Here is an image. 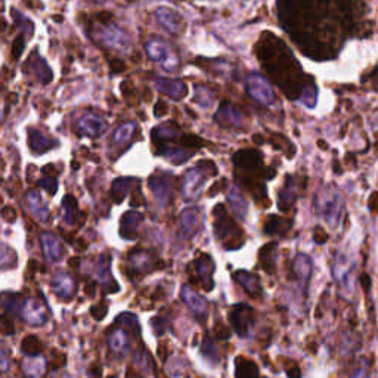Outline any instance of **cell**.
Masks as SVG:
<instances>
[{
    "label": "cell",
    "instance_id": "33",
    "mask_svg": "<svg viewBox=\"0 0 378 378\" xmlns=\"http://www.w3.org/2000/svg\"><path fill=\"white\" fill-rule=\"evenodd\" d=\"M276 244H267L265 245L261 254H258V258H261V265L265 269L267 274H274L275 272V265H276Z\"/></svg>",
    "mask_w": 378,
    "mask_h": 378
},
{
    "label": "cell",
    "instance_id": "36",
    "mask_svg": "<svg viewBox=\"0 0 378 378\" xmlns=\"http://www.w3.org/2000/svg\"><path fill=\"white\" fill-rule=\"evenodd\" d=\"M17 262H18V256L12 248L0 243V269L14 267Z\"/></svg>",
    "mask_w": 378,
    "mask_h": 378
},
{
    "label": "cell",
    "instance_id": "37",
    "mask_svg": "<svg viewBox=\"0 0 378 378\" xmlns=\"http://www.w3.org/2000/svg\"><path fill=\"white\" fill-rule=\"evenodd\" d=\"M64 206V220H66L68 225L75 223V219H77L79 209H77V201H75L74 197L67 196L62 201Z\"/></svg>",
    "mask_w": 378,
    "mask_h": 378
},
{
    "label": "cell",
    "instance_id": "42",
    "mask_svg": "<svg viewBox=\"0 0 378 378\" xmlns=\"http://www.w3.org/2000/svg\"><path fill=\"white\" fill-rule=\"evenodd\" d=\"M350 378H370V365L366 359H361Z\"/></svg>",
    "mask_w": 378,
    "mask_h": 378
},
{
    "label": "cell",
    "instance_id": "25",
    "mask_svg": "<svg viewBox=\"0 0 378 378\" xmlns=\"http://www.w3.org/2000/svg\"><path fill=\"white\" fill-rule=\"evenodd\" d=\"M144 222V216L138 213V211H127L123 219H122V226H120V234L123 238L126 240H133L136 238V234L140 223Z\"/></svg>",
    "mask_w": 378,
    "mask_h": 378
},
{
    "label": "cell",
    "instance_id": "3",
    "mask_svg": "<svg viewBox=\"0 0 378 378\" xmlns=\"http://www.w3.org/2000/svg\"><path fill=\"white\" fill-rule=\"evenodd\" d=\"M315 209L319 218L331 226H337L344 210V200L340 191L332 185L323 187L316 193Z\"/></svg>",
    "mask_w": 378,
    "mask_h": 378
},
{
    "label": "cell",
    "instance_id": "40",
    "mask_svg": "<svg viewBox=\"0 0 378 378\" xmlns=\"http://www.w3.org/2000/svg\"><path fill=\"white\" fill-rule=\"evenodd\" d=\"M0 306H2L8 312H15L21 309L19 306V297L17 294H0Z\"/></svg>",
    "mask_w": 378,
    "mask_h": 378
},
{
    "label": "cell",
    "instance_id": "24",
    "mask_svg": "<svg viewBox=\"0 0 378 378\" xmlns=\"http://www.w3.org/2000/svg\"><path fill=\"white\" fill-rule=\"evenodd\" d=\"M40 241H41L43 252H45V256L48 257V261H50V262L61 261L62 256H64V247L55 235L50 234V232H43L40 235Z\"/></svg>",
    "mask_w": 378,
    "mask_h": 378
},
{
    "label": "cell",
    "instance_id": "6",
    "mask_svg": "<svg viewBox=\"0 0 378 378\" xmlns=\"http://www.w3.org/2000/svg\"><path fill=\"white\" fill-rule=\"evenodd\" d=\"M229 321L234 331L238 334L240 337L245 339L250 336L253 331V327L256 323V313L253 308H250L248 305H244V303L235 305L229 310Z\"/></svg>",
    "mask_w": 378,
    "mask_h": 378
},
{
    "label": "cell",
    "instance_id": "38",
    "mask_svg": "<svg viewBox=\"0 0 378 378\" xmlns=\"http://www.w3.org/2000/svg\"><path fill=\"white\" fill-rule=\"evenodd\" d=\"M41 341L35 336H28L23 340V343H21V352L27 356H39L41 353Z\"/></svg>",
    "mask_w": 378,
    "mask_h": 378
},
{
    "label": "cell",
    "instance_id": "53",
    "mask_svg": "<svg viewBox=\"0 0 378 378\" xmlns=\"http://www.w3.org/2000/svg\"><path fill=\"white\" fill-rule=\"evenodd\" d=\"M5 118V114H3V102H2V98H0V123L3 122Z\"/></svg>",
    "mask_w": 378,
    "mask_h": 378
},
{
    "label": "cell",
    "instance_id": "15",
    "mask_svg": "<svg viewBox=\"0 0 378 378\" xmlns=\"http://www.w3.org/2000/svg\"><path fill=\"white\" fill-rule=\"evenodd\" d=\"M193 267H196V275H197V279L201 283V287L206 291H211L214 287L213 258L209 254H201L197 261L193 262Z\"/></svg>",
    "mask_w": 378,
    "mask_h": 378
},
{
    "label": "cell",
    "instance_id": "5",
    "mask_svg": "<svg viewBox=\"0 0 378 378\" xmlns=\"http://www.w3.org/2000/svg\"><path fill=\"white\" fill-rule=\"evenodd\" d=\"M148 57L158 62L163 70H166L167 73H175L179 68L180 59L178 57L176 50L173 49L171 45H169L167 41L164 40H149L145 45Z\"/></svg>",
    "mask_w": 378,
    "mask_h": 378
},
{
    "label": "cell",
    "instance_id": "18",
    "mask_svg": "<svg viewBox=\"0 0 378 378\" xmlns=\"http://www.w3.org/2000/svg\"><path fill=\"white\" fill-rule=\"evenodd\" d=\"M200 225V213L197 209H188L182 213L179 222L180 240H188L197 232Z\"/></svg>",
    "mask_w": 378,
    "mask_h": 378
},
{
    "label": "cell",
    "instance_id": "34",
    "mask_svg": "<svg viewBox=\"0 0 378 378\" xmlns=\"http://www.w3.org/2000/svg\"><path fill=\"white\" fill-rule=\"evenodd\" d=\"M135 179L131 178H120L114 180L113 188H111V197L113 200L118 204L124 200V197L129 193L133 187H135Z\"/></svg>",
    "mask_w": 378,
    "mask_h": 378
},
{
    "label": "cell",
    "instance_id": "43",
    "mask_svg": "<svg viewBox=\"0 0 378 378\" xmlns=\"http://www.w3.org/2000/svg\"><path fill=\"white\" fill-rule=\"evenodd\" d=\"M202 353H204V356H207V358H211V361H214V362L219 361L218 350H216V348L213 346V343L210 341V339H206V341H204Z\"/></svg>",
    "mask_w": 378,
    "mask_h": 378
},
{
    "label": "cell",
    "instance_id": "41",
    "mask_svg": "<svg viewBox=\"0 0 378 378\" xmlns=\"http://www.w3.org/2000/svg\"><path fill=\"white\" fill-rule=\"evenodd\" d=\"M211 100H213V95L210 93L209 89H206V88H197L196 96H193V101H196L198 105H201L204 108L210 106Z\"/></svg>",
    "mask_w": 378,
    "mask_h": 378
},
{
    "label": "cell",
    "instance_id": "8",
    "mask_svg": "<svg viewBox=\"0 0 378 378\" xmlns=\"http://www.w3.org/2000/svg\"><path fill=\"white\" fill-rule=\"evenodd\" d=\"M247 93L252 96L254 101L262 105H271L275 100V93L272 86L263 77V75L253 73L245 80Z\"/></svg>",
    "mask_w": 378,
    "mask_h": 378
},
{
    "label": "cell",
    "instance_id": "49",
    "mask_svg": "<svg viewBox=\"0 0 378 378\" xmlns=\"http://www.w3.org/2000/svg\"><path fill=\"white\" fill-rule=\"evenodd\" d=\"M164 319L163 318H154L153 319V327H154V330L158 332V334H163L164 332Z\"/></svg>",
    "mask_w": 378,
    "mask_h": 378
},
{
    "label": "cell",
    "instance_id": "27",
    "mask_svg": "<svg viewBox=\"0 0 378 378\" xmlns=\"http://www.w3.org/2000/svg\"><path fill=\"white\" fill-rule=\"evenodd\" d=\"M110 256L104 254L100 261V267H98V278L100 283L104 285V291L105 293H113V291H118V285L114 281V278H111L110 274Z\"/></svg>",
    "mask_w": 378,
    "mask_h": 378
},
{
    "label": "cell",
    "instance_id": "2",
    "mask_svg": "<svg viewBox=\"0 0 378 378\" xmlns=\"http://www.w3.org/2000/svg\"><path fill=\"white\" fill-rule=\"evenodd\" d=\"M214 234L226 250H238L244 244V234L222 204L214 207Z\"/></svg>",
    "mask_w": 378,
    "mask_h": 378
},
{
    "label": "cell",
    "instance_id": "22",
    "mask_svg": "<svg viewBox=\"0 0 378 378\" xmlns=\"http://www.w3.org/2000/svg\"><path fill=\"white\" fill-rule=\"evenodd\" d=\"M108 346L115 355H126L131 349V341H129V334L124 327L122 328H113L108 332Z\"/></svg>",
    "mask_w": 378,
    "mask_h": 378
},
{
    "label": "cell",
    "instance_id": "12",
    "mask_svg": "<svg viewBox=\"0 0 378 378\" xmlns=\"http://www.w3.org/2000/svg\"><path fill=\"white\" fill-rule=\"evenodd\" d=\"M108 129V123L98 114L88 113L84 114L75 126V132L80 136H88V138H98L104 135Z\"/></svg>",
    "mask_w": 378,
    "mask_h": 378
},
{
    "label": "cell",
    "instance_id": "19",
    "mask_svg": "<svg viewBox=\"0 0 378 378\" xmlns=\"http://www.w3.org/2000/svg\"><path fill=\"white\" fill-rule=\"evenodd\" d=\"M214 120L226 127H240L243 126V114L236 108L228 102H223L216 113Z\"/></svg>",
    "mask_w": 378,
    "mask_h": 378
},
{
    "label": "cell",
    "instance_id": "47",
    "mask_svg": "<svg viewBox=\"0 0 378 378\" xmlns=\"http://www.w3.org/2000/svg\"><path fill=\"white\" fill-rule=\"evenodd\" d=\"M91 313H92V316L95 318V319H104L105 316H106V313H108V303H106V301H104V305L101 306H95V308H92V310H91Z\"/></svg>",
    "mask_w": 378,
    "mask_h": 378
},
{
    "label": "cell",
    "instance_id": "13",
    "mask_svg": "<svg viewBox=\"0 0 378 378\" xmlns=\"http://www.w3.org/2000/svg\"><path fill=\"white\" fill-rule=\"evenodd\" d=\"M312 271H313L312 258L306 254H297L293 262V266H291V275H293L296 284L303 290L305 293L309 287Z\"/></svg>",
    "mask_w": 378,
    "mask_h": 378
},
{
    "label": "cell",
    "instance_id": "20",
    "mask_svg": "<svg viewBox=\"0 0 378 378\" xmlns=\"http://www.w3.org/2000/svg\"><path fill=\"white\" fill-rule=\"evenodd\" d=\"M182 300L185 301V305L196 313V316L204 318L207 313V301L204 300L201 296H198L196 291H193L189 285H183L180 291Z\"/></svg>",
    "mask_w": 378,
    "mask_h": 378
},
{
    "label": "cell",
    "instance_id": "16",
    "mask_svg": "<svg viewBox=\"0 0 378 378\" xmlns=\"http://www.w3.org/2000/svg\"><path fill=\"white\" fill-rule=\"evenodd\" d=\"M77 284L74 276L67 271H58L52 279V291L61 299H71L75 294Z\"/></svg>",
    "mask_w": 378,
    "mask_h": 378
},
{
    "label": "cell",
    "instance_id": "4",
    "mask_svg": "<svg viewBox=\"0 0 378 378\" xmlns=\"http://www.w3.org/2000/svg\"><path fill=\"white\" fill-rule=\"evenodd\" d=\"M216 175V166L213 161H201L196 167L187 171L182 182V193L187 201H193L200 197L206 182L210 176Z\"/></svg>",
    "mask_w": 378,
    "mask_h": 378
},
{
    "label": "cell",
    "instance_id": "45",
    "mask_svg": "<svg viewBox=\"0 0 378 378\" xmlns=\"http://www.w3.org/2000/svg\"><path fill=\"white\" fill-rule=\"evenodd\" d=\"M0 332L5 334V336H12L15 332L14 322L5 316H0Z\"/></svg>",
    "mask_w": 378,
    "mask_h": 378
},
{
    "label": "cell",
    "instance_id": "52",
    "mask_svg": "<svg viewBox=\"0 0 378 378\" xmlns=\"http://www.w3.org/2000/svg\"><path fill=\"white\" fill-rule=\"evenodd\" d=\"M287 375H288L290 378H301V371H300L299 366L296 365L294 368H293V371H287Z\"/></svg>",
    "mask_w": 378,
    "mask_h": 378
},
{
    "label": "cell",
    "instance_id": "21",
    "mask_svg": "<svg viewBox=\"0 0 378 378\" xmlns=\"http://www.w3.org/2000/svg\"><path fill=\"white\" fill-rule=\"evenodd\" d=\"M129 263H131V267L133 269V271L139 272V274H145L148 271H153L154 267L160 266L154 258V256L148 252H144V250L133 252L131 256H129Z\"/></svg>",
    "mask_w": 378,
    "mask_h": 378
},
{
    "label": "cell",
    "instance_id": "48",
    "mask_svg": "<svg viewBox=\"0 0 378 378\" xmlns=\"http://www.w3.org/2000/svg\"><path fill=\"white\" fill-rule=\"evenodd\" d=\"M24 46H26V41L23 39V36H19L17 40H15V45H14V49H12V57L14 59L19 58L21 53H23L24 50Z\"/></svg>",
    "mask_w": 378,
    "mask_h": 378
},
{
    "label": "cell",
    "instance_id": "32",
    "mask_svg": "<svg viewBox=\"0 0 378 378\" xmlns=\"http://www.w3.org/2000/svg\"><path fill=\"white\" fill-rule=\"evenodd\" d=\"M27 66H30L31 68H33L36 71V75H37L39 80L43 84H48L52 80V71H50V68L48 67V64L45 62V59L39 58L37 52H35V55L27 61Z\"/></svg>",
    "mask_w": 378,
    "mask_h": 378
},
{
    "label": "cell",
    "instance_id": "46",
    "mask_svg": "<svg viewBox=\"0 0 378 378\" xmlns=\"http://www.w3.org/2000/svg\"><path fill=\"white\" fill-rule=\"evenodd\" d=\"M9 365H10V361H9L8 350L3 348L2 343H0V372H6L9 370Z\"/></svg>",
    "mask_w": 378,
    "mask_h": 378
},
{
    "label": "cell",
    "instance_id": "28",
    "mask_svg": "<svg viewBox=\"0 0 378 378\" xmlns=\"http://www.w3.org/2000/svg\"><path fill=\"white\" fill-rule=\"evenodd\" d=\"M28 144L31 147V151L36 154L46 153V151L52 149L53 145H57L55 140L48 138L46 135H43L40 131H37V129H31L30 131Z\"/></svg>",
    "mask_w": 378,
    "mask_h": 378
},
{
    "label": "cell",
    "instance_id": "35",
    "mask_svg": "<svg viewBox=\"0 0 378 378\" xmlns=\"http://www.w3.org/2000/svg\"><path fill=\"white\" fill-rule=\"evenodd\" d=\"M136 131V124L135 123H126V124H122L120 127L117 129L115 133H114V138H113V145L114 147H123L126 145L129 140H132L133 138V133Z\"/></svg>",
    "mask_w": 378,
    "mask_h": 378
},
{
    "label": "cell",
    "instance_id": "9",
    "mask_svg": "<svg viewBox=\"0 0 378 378\" xmlns=\"http://www.w3.org/2000/svg\"><path fill=\"white\" fill-rule=\"evenodd\" d=\"M331 272L334 279L348 291V293H352L353 291V272H355V263L350 257L346 256L344 253H339L332 261L331 266Z\"/></svg>",
    "mask_w": 378,
    "mask_h": 378
},
{
    "label": "cell",
    "instance_id": "44",
    "mask_svg": "<svg viewBox=\"0 0 378 378\" xmlns=\"http://www.w3.org/2000/svg\"><path fill=\"white\" fill-rule=\"evenodd\" d=\"M39 185L45 189L48 193H50V196H53V193L57 192V179H53L50 176H46V178H43L40 182H39Z\"/></svg>",
    "mask_w": 378,
    "mask_h": 378
},
{
    "label": "cell",
    "instance_id": "31",
    "mask_svg": "<svg viewBox=\"0 0 378 378\" xmlns=\"http://www.w3.org/2000/svg\"><path fill=\"white\" fill-rule=\"evenodd\" d=\"M46 371V362L40 356H30L23 362V372L26 378H39Z\"/></svg>",
    "mask_w": 378,
    "mask_h": 378
},
{
    "label": "cell",
    "instance_id": "51",
    "mask_svg": "<svg viewBox=\"0 0 378 378\" xmlns=\"http://www.w3.org/2000/svg\"><path fill=\"white\" fill-rule=\"evenodd\" d=\"M166 111H167V105H166L163 101H161L160 104L155 105V115H157V117L166 114Z\"/></svg>",
    "mask_w": 378,
    "mask_h": 378
},
{
    "label": "cell",
    "instance_id": "11",
    "mask_svg": "<svg viewBox=\"0 0 378 378\" xmlns=\"http://www.w3.org/2000/svg\"><path fill=\"white\" fill-rule=\"evenodd\" d=\"M155 18L158 24L171 35H182L185 31V19L175 9H170L167 6H160L155 10Z\"/></svg>",
    "mask_w": 378,
    "mask_h": 378
},
{
    "label": "cell",
    "instance_id": "23",
    "mask_svg": "<svg viewBox=\"0 0 378 378\" xmlns=\"http://www.w3.org/2000/svg\"><path fill=\"white\" fill-rule=\"evenodd\" d=\"M157 91L163 95L169 96L173 101H180L185 98L187 95V84L179 80H167V79H158L155 82Z\"/></svg>",
    "mask_w": 378,
    "mask_h": 378
},
{
    "label": "cell",
    "instance_id": "7",
    "mask_svg": "<svg viewBox=\"0 0 378 378\" xmlns=\"http://www.w3.org/2000/svg\"><path fill=\"white\" fill-rule=\"evenodd\" d=\"M96 33H98V39L102 45L113 50L126 52L132 45L131 37H129L124 31L120 27H117L115 24H110V23L102 24L101 28L96 30Z\"/></svg>",
    "mask_w": 378,
    "mask_h": 378
},
{
    "label": "cell",
    "instance_id": "10",
    "mask_svg": "<svg viewBox=\"0 0 378 378\" xmlns=\"http://www.w3.org/2000/svg\"><path fill=\"white\" fill-rule=\"evenodd\" d=\"M19 315L28 325L41 327L48 321V306L37 297L27 299L19 309Z\"/></svg>",
    "mask_w": 378,
    "mask_h": 378
},
{
    "label": "cell",
    "instance_id": "17",
    "mask_svg": "<svg viewBox=\"0 0 378 378\" xmlns=\"http://www.w3.org/2000/svg\"><path fill=\"white\" fill-rule=\"evenodd\" d=\"M234 279L243 287V290L248 296L257 299L263 294L262 283H261V278H258V275L247 272V271H236L234 274Z\"/></svg>",
    "mask_w": 378,
    "mask_h": 378
},
{
    "label": "cell",
    "instance_id": "29",
    "mask_svg": "<svg viewBox=\"0 0 378 378\" xmlns=\"http://www.w3.org/2000/svg\"><path fill=\"white\" fill-rule=\"evenodd\" d=\"M261 371L258 366L252 359L238 356L235 359V378H258Z\"/></svg>",
    "mask_w": 378,
    "mask_h": 378
},
{
    "label": "cell",
    "instance_id": "30",
    "mask_svg": "<svg viewBox=\"0 0 378 378\" xmlns=\"http://www.w3.org/2000/svg\"><path fill=\"white\" fill-rule=\"evenodd\" d=\"M228 201L231 204L232 211L238 216L240 219H244L248 211V204L244 198V196L241 193V191L238 189V187H231L229 192H228Z\"/></svg>",
    "mask_w": 378,
    "mask_h": 378
},
{
    "label": "cell",
    "instance_id": "26",
    "mask_svg": "<svg viewBox=\"0 0 378 378\" xmlns=\"http://www.w3.org/2000/svg\"><path fill=\"white\" fill-rule=\"evenodd\" d=\"M26 202H27L28 210L35 216V218H37L41 222H46L49 219V209L45 204V201H43V198L40 197L39 192L36 191L28 192L26 197Z\"/></svg>",
    "mask_w": 378,
    "mask_h": 378
},
{
    "label": "cell",
    "instance_id": "1",
    "mask_svg": "<svg viewBox=\"0 0 378 378\" xmlns=\"http://www.w3.org/2000/svg\"><path fill=\"white\" fill-rule=\"evenodd\" d=\"M153 139L158 153L175 164L188 161L201 147V140L192 135L180 133L176 123H164L153 131Z\"/></svg>",
    "mask_w": 378,
    "mask_h": 378
},
{
    "label": "cell",
    "instance_id": "39",
    "mask_svg": "<svg viewBox=\"0 0 378 378\" xmlns=\"http://www.w3.org/2000/svg\"><path fill=\"white\" fill-rule=\"evenodd\" d=\"M296 187L293 185V183H288V185L285 187L284 192L281 193L279 197V207L283 210H288L291 204H293L296 201Z\"/></svg>",
    "mask_w": 378,
    "mask_h": 378
},
{
    "label": "cell",
    "instance_id": "14",
    "mask_svg": "<svg viewBox=\"0 0 378 378\" xmlns=\"http://www.w3.org/2000/svg\"><path fill=\"white\" fill-rule=\"evenodd\" d=\"M149 189L161 206H166L171 196V176L167 173H157L149 179Z\"/></svg>",
    "mask_w": 378,
    "mask_h": 378
},
{
    "label": "cell",
    "instance_id": "50",
    "mask_svg": "<svg viewBox=\"0 0 378 378\" xmlns=\"http://www.w3.org/2000/svg\"><path fill=\"white\" fill-rule=\"evenodd\" d=\"M2 214H3V218H5V219H8V222H14L15 218H17L15 210H14L12 207H6V209L3 210Z\"/></svg>",
    "mask_w": 378,
    "mask_h": 378
}]
</instances>
